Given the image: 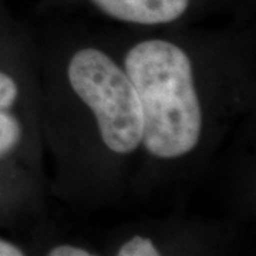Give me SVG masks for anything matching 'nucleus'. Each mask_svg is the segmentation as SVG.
I'll return each mask as SVG.
<instances>
[{
  "label": "nucleus",
  "mask_w": 256,
  "mask_h": 256,
  "mask_svg": "<svg viewBox=\"0 0 256 256\" xmlns=\"http://www.w3.org/2000/svg\"><path fill=\"white\" fill-rule=\"evenodd\" d=\"M47 256H97L88 252L87 249L80 246H74V245H68V244H63V245H57L53 249L48 250Z\"/></svg>",
  "instance_id": "7"
},
{
  "label": "nucleus",
  "mask_w": 256,
  "mask_h": 256,
  "mask_svg": "<svg viewBox=\"0 0 256 256\" xmlns=\"http://www.w3.org/2000/svg\"><path fill=\"white\" fill-rule=\"evenodd\" d=\"M0 256H26L23 250L10 240L0 238Z\"/></svg>",
  "instance_id": "8"
},
{
  "label": "nucleus",
  "mask_w": 256,
  "mask_h": 256,
  "mask_svg": "<svg viewBox=\"0 0 256 256\" xmlns=\"http://www.w3.org/2000/svg\"><path fill=\"white\" fill-rule=\"evenodd\" d=\"M0 110L20 111L40 120L38 58L32 63L0 64Z\"/></svg>",
  "instance_id": "5"
},
{
  "label": "nucleus",
  "mask_w": 256,
  "mask_h": 256,
  "mask_svg": "<svg viewBox=\"0 0 256 256\" xmlns=\"http://www.w3.org/2000/svg\"><path fill=\"white\" fill-rule=\"evenodd\" d=\"M40 120L20 111L0 110V165L12 158H24L42 165Z\"/></svg>",
  "instance_id": "4"
},
{
  "label": "nucleus",
  "mask_w": 256,
  "mask_h": 256,
  "mask_svg": "<svg viewBox=\"0 0 256 256\" xmlns=\"http://www.w3.org/2000/svg\"><path fill=\"white\" fill-rule=\"evenodd\" d=\"M37 52L42 136L54 165L101 171L138 165L142 112L118 53L94 43Z\"/></svg>",
  "instance_id": "2"
},
{
  "label": "nucleus",
  "mask_w": 256,
  "mask_h": 256,
  "mask_svg": "<svg viewBox=\"0 0 256 256\" xmlns=\"http://www.w3.org/2000/svg\"><path fill=\"white\" fill-rule=\"evenodd\" d=\"M102 14L138 28H162L178 23L190 12L192 0H90Z\"/></svg>",
  "instance_id": "3"
},
{
  "label": "nucleus",
  "mask_w": 256,
  "mask_h": 256,
  "mask_svg": "<svg viewBox=\"0 0 256 256\" xmlns=\"http://www.w3.org/2000/svg\"><path fill=\"white\" fill-rule=\"evenodd\" d=\"M117 256H162V254L151 238L134 235L121 245Z\"/></svg>",
  "instance_id": "6"
},
{
  "label": "nucleus",
  "mask_w": 256,
  "mask_h": 256,
  "mask_svg": "<svg viewBox=\"0 0 256 256\" xmlns=\"http://www.w3.org/2000/svg\"><path fill=\"white\" fill-rule=\"evenodd\" d=\"M142 112L138 165H206L254 94L250 46L148 36L118 52Z\"/></svg>",
  "instance_id": "1"
}]
</instances>
